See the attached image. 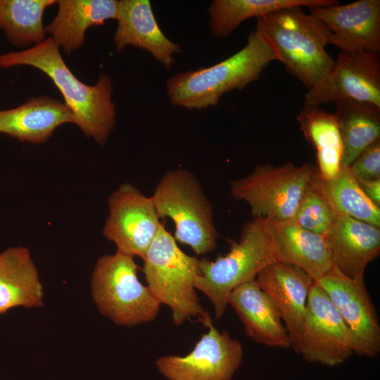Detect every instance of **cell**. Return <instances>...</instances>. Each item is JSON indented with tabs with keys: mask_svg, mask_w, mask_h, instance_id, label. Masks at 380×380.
Here are the masks:
<instances>
[{
	"mask_svg": "<svg viewBox=\"0 0 380 380\" xmlns=\"http://www.w3.org/2000/svg\"><path fill=\"white\" fill-rule=\"evenodd\" d=\"M58 48L49 37L30 49L0 55V66L29 65L44 72L63 95L74 123L87 137L103 145L115 125L111 80L102 74L95 85L84 84L68 68Z\"/></svg>",
	"mask_w": 380,
	"mask_h": 380,
	"instance_id": "cell-1",
	"label": "cell"
},
{
	"mask_svg": "<svg viewBox=\"0 0 380 380\" xmlns=\"http://www.w3.org/2000/svg\"><path fill=\"white\" fill-rule=\"evenodd\" d=\"M303 7L284 8L257 18L255 30L272 46L277 61L310 89L334 64L326 51L331 32Z\"/></svg>",
	"mask_w": 380,
	"mask_h": 380,
	"instance_id": "cell-2",
	"label": "cell"
},
{
	"mask_svg": "<svg viewBox=\"0 0 380 380\" xmlns=\"http://www.w3.org/2000/svg\"><path fill=\"white\" fill-rule=\"evenodd\" d=\"M277 56L270 43L256 30L240 51L208 68L179 72L166 83L172 104L189 110L216 106L224 93L241 90L258 80Z\"/></svg>",
	"mask_w": 380,
	"mask_h": 380,
	"instance_id": "cell-3",
	"label": "cell"
},
{
	"mask_svg": "<svg viewBox=\"0 0 380 380\" xmlns=\"http://www.w3.org/2000/svg\"><path fill=\"white\" fill-rule=\"evenodd\" d=\"M143 272L148 287L160 304L167 305L176 326L197 317L205 327L212 324L196 292L199 259L184 253L161 224L144 257Z\"/></svg>",
	"mask_w": 380,
	"mask_h": 380,
	"instance_id": "cell-4",
	"label": "cell"
},
{
	"mask_svg": "<svg viewBox=\"0 0 380 380\" xmlns=\"http://www.w3.org/2000/svg\"><path fill=\"white\" fill-rule=\"evenodd\" d=\"M275 261L265 220L254 217L243 226L239 240L230 241L226 255L214 261L199 260L195 288L209 298L219 319L225 312L231 292L255 279L264 267Z\"/></svg>",
	"mask_w": 380,
	"mask_h": 380,
	"instance_id": "cell-5",
	"label": "cell"
},
{
	"mask_svg": "<svg viewBox=\"0 0 380 380\" xmlns=\"http://www.w3.org/2000/svg\"><path fill=\"white\" fill-rule=\"evenodd\" d=\"M159 217L170 218L174 239L198 255L217 247L213 210L201 185L189 171L176 169L164 174L151 196Z\"/></svg>",
	"mask_w": 380,
	"mask_h": 380,
	"instance_id": "cell-6",
	"label": "cell"
},
{
	"mask_svg": "<svg viewBox=\"0 0 380 380\" xmlns=\"http://www.w3.org/2000/svg\"><path fill=\"white\" fill-rule=\"evenodd\" d=\"M134 256L116 251L100 257L91 277L93 300L103 315L121 326L153 321L160 304L137 277Z\"/></svg>",
	"mask_w": 380,
	"mask_h": 380,
	"instance_id": "cell-7",
	"label": "cell"
},
{
	"mask_svg": "<svg viewBox=\"0 0 380 380\" xmlns=\"http://www.w3.org/2000/svg\"><path fill=\"white\" fill-rule=\"evenodd\" d=\"M316 170L310 163L260 165L246 177L232 181L230 191L248 204L254 217L291 220Z\"/></svg>",
	"mask_w": 380,
	"mask_h": 380,
	"instance_id": "cell-8",
	"label": "cell"
},
{
	"mask_svg": "<svg viewBox=\"0 0 380 380\" xmlns=\"http://www.w3.org/2000/svg\"><path fill=\"white\" fill-rule=\"evenodd\" d=\"M299 355L309 362L338 366L354 354L350 331L339 311L315 281L303 321Z\"/></svg>",
	"mask_w": 380,
	"mask_h": 380,
	"instance_id": "cell-9",
	"label": "cell"
},
{
	"mask_svg": "<svg viewBox=\"0 0 380 380\" xmlns=\"http://www.w3.org/2000/svg\"><path fill=\"white\" fill-rule=\"evenodd\" d=\"M193 350L184 356L164 355L156 360L158 372L168 380H232L240 367L243 350L240 341L220 332L213 323Z\"/></svg>",
	"mask_w": 380,
	"mask_h": 380,
	"instance_id": "cell-10",
	"label": "cell"
},
{
	"mask_svg": "<svg viewBox=\"0 0 380 380\" xmlns=\"http://www.w3.org/2000/svg\"><path fill=\"white\" fill-rule=\"evenodd\" d=\"M108 203L103 236L118 251L143 259L162 224L151 198L124 183L110 194Z\"/></svg>",
	"mask_w": 380,
	"mask_h": 380,
	"instance_id": "cell-11",
	"label": "cell"
},
{
	"mask_svg": "<svg viewBox=\"0 0 380 380\" xmlns=\"http://www.w3.org/2000/svg\"><path fill=\"white\" fill-rule=\"evenodd\" d=\"M355 101L380 107V58L377 53L341 51L326 77L308 89L304 106Z\"/></svg>",
	"mask_w": 380,
	"mask_h": 380,
	"instance_id": "cell-12",
	"label": "cell"
},
{
	"mask_svg": "<svg viewBox=\"0 0 380 380\" xmlns=\"http://www.w3.org/2000/svg\"><path fill=\"white\" fill-rule=\"evenodd\" d=\"M329 296L351 336L354 354L369 358L380 352V324L364 280L349 278L334 266L315 281Z\"/></svg>",
	"mask_w": 380,
	"mask_h": 380,
	"instance_id": "cell-13",
	"label": "cell"
},
{
	"mask_svg": "<svg viewBox=\"0 0 380 380\" xmlns=\"http://www.w3.org/2000/svg\"><path fill=\"white\" fill-rule=\"evenodd\" d=\"M330 30L329 44L343 52L380 51V1L309 8Z\"/></svg>",
	"mask_w": 380,
	"mask_h": 380,
	"instance_id": "cell-14",
	"label": "cell"
},
{
	"mask_svg": "<svg viewBox=\"0 0 380 380\" xmlns=\"http://www.w3.org/2000/svg\"><path fill=\"white\" fill-rule=\"evenodd\" d=\"M255 281L276 305L288 331L291 348L298 354L303 321L314 281L303 270L277 261L264 267Z\"/></svg>",
	"mask_w": 380,
	"mask_h": 380,
	"instance_id": "cell-15",
	"label": "cell"
},
{
	"mask_svg": "<svg viewBox=\"0 0 380 380\" xmlns=\"http://www.w3.org/2000/svg\"><path fill=\"white\" fill-rule=\"evenodd\" d=\"M324 237L334 266L349 278L364 280L367 265L380 253V228L335 215Z\"/></svg>",
	"mask_w": 380,
	"mask_h": 380,
	"instance_id": "cell-16",
	"label": "cell"
},
{
	"mask_svg": "<svg viewBox=\"0 0 380 380\" xmlns=\"http://www.w3.org/2000/svg\"><path fill=\"white\" fill-rule=\"evenodd\" d=\"M265 224L276 261L303 270L314 281L334 267L324 236L306 230L292 220H265Z\"/></svg>",
	"mask_w": 380,
	"mask_h": 380,
	"instance_id": "cell-17",
	"label": "cell"
},
{
	"mask_svg": "<svg viewBox=\"0 0 380 380\" xmlns=\"http://www.w3.org/2000/svg\"><path fill=\"white\" fill-rule=\"evenodd\" d=\"M118 27L114 42L118 51L132 45L145 49L167 69L181 46L170 40L160 29L148 0L119 1Z\"/></svg>",
	"mask_w": 380,
	"mask_h": 380,
	"instance_id": "cell-18",
	"label": "cell"
},
{
	"mask_svg": "<svg viewBox=\"0 0 380 380\" xmlns=\"http://www.w3.org/2000/svg\"><path fill=\"white\" fill-rule=\"evenodd\" d=\"M242 322L246 334L268 347L291 348L288 331L276 305L255 279L235 288L227 300Z\"/></svg>",
	"mask_w": 380,
	"mask_h": 380,
	"instance_id": "cell-19",
	"label": "cell"
},
{
	"mask_svg": "<svg viewBox=\"0 0 380 380\" xmlns=\"http://www.w3.org/2000/svg\"><path fill=\"white\" fill-rule=\"evenodd\" d=\"M74 123L72 111L65 103L44 96L31 98L23 105L0 110V133L21 141L42 144L56 127Z\"/></svg>",
	"mask_w": 380,
	"mask_h": 380,
	"instance_id": "cell-20",
	"label": "cell"
},
{
	"mask_svg": "<svg viewBox=\"0 0 380 380\" xmlns=\"http://www.w3.org/2000/svg\"><path fill=\"white\" fill-rule=\"evenodd\" d=\"M43 286L28 248L16 246L0 253V315L15 307L40 308Z\"/></svg>",
	"mask_w": 380,
	"mask_h": 380,
	"instance_id": "cell-21",
	"label": "cell"
},
{
	"mask_svg": "<svg viewBox=\"0 0 380 380\" xmlns=\"http://www.w3.org/2000/svg\"><path fill=\"white\" fill-rule=\"evenodd\" d=\"M56 3L58 13L45 30L67 54L82 46L89 27L117 19L119 7L116 0H59Z\"/></svg>",
	"mask_w": 380,
	"mask_h": 380,
	"instance_id": "cell-22",
	"label": "cell"
},
{
	"mask_svg": "<svg viewBox=\"0 0 380 380\" xmlns=\"http://www.w3.org/2000/svg\"><path fill=\"white\" fill-rule=\"evenodd\" d=\"M310 186L326 201L335 215H346L380 228V207L361 189L349 167L341 166L329 179L315 171Z\"/></svg>",
	"mask_w": 380,
	"mask_h": 380,
	"instance_id": "cell-23",
	"label": "cell"
},
{
	"mask_svg": "<svg viewBox=\"0 0 380 380\" xmlns=\"http://www.w3.org/2000/svg\"><path fill=\"white\" fill-rule=\"evenodd\" d=\"M306 140L316 149L317 172L324 179L334 177L341 167L343 144L334 113L318 106H306L297 116Z\"/></svg>",
	"mask_w": 380,
	"mask_h": 380,
	"instance_id": "cell-24",
	"label": "cell"
},
{
	"mask_svg": "<svg viewBox=\"0 0 380 380\" xmlns=\"http://www.w3.org/2000/svg\"><path fill=\"white\" fill-rule=\"evenodd\" d=\"M343 144L341 166L348 167L380 140V107L355 101L336 103L334 113Z\"/></svg>",
	"mask_w": 380,
	"mask_h": 380,
	"instance_id": "cell-25",
	"label": "cell"
},
{
	"mask_svg": "<svg viewBox=\"0 0 380 380\" xmlns=\"http://www.w3.org/2000/svg\"><path fill=\"white\" fill-rule=\"evenodd\" d=\"M334 0H214L208 7L209 29L215 37H227L245 20L291 7H323Z\"/></svg>",
	"mask_w": 380,
	"mask_h": 380,
	"instance_id": "cell-26",
	"label": "cell"
},
{
	"mask_svg": "<svg viewBox=\"0 0 380 380\" xmlns=\"http://www.w3.org/2000/svg\"><path fill=\"white\" fill-rule=\"evenodd\" d=\"M55 0H0V28L12 44L23 47L45 39L43 15Z\"/></svg>",
	"mask_w": 380,
	"mask_h": 380,
	"instance_id": "cell-27",
	"label": "cell"
},
{
	"mask_svg": "<svg viewBox=\"0 0 380 380\" xmlns=\"http://www.w3.org/2000/svg\"><path fill=\"white\" fill-rule=\"evenodd\" d=\"M334 217L326 201L310 184L292 220L306 230L324 236Z\"/></svg>",
	"mask_w": 380,
	"mask_h": 380,
	"instance_id": "cell-28",
	"label": "cell"
},
{
	"mask_svg": "<svg viewBox=\"0 0 380 380\" xmlns=\"http://www.w3.org/2000/svg\"><path fill=\"white\" fill-rule=\"evenodd\" d=\"M356 179H380V140L363 151L348 166Z\"/></svg>",
	"mask_w": 380,
	"mask_h": 380,
	"instance_id": "cell-29",
	"label": "cell"
},
{
	"mask_svg": "<svg viewBox=\"0 0 380 380\" xmlns=\"http://www.w3.org/2000/svg\"><path fill=\"white\" fill-rule=\"evenodd\" d=\"M357 180L365 195L376 205L380 207V179Z\"/></svg>",
	"mask_w": 380,
	"mask_h": 380,
	"instance_id": "cell-30",
	"label": "cell"
}]
</instances>
